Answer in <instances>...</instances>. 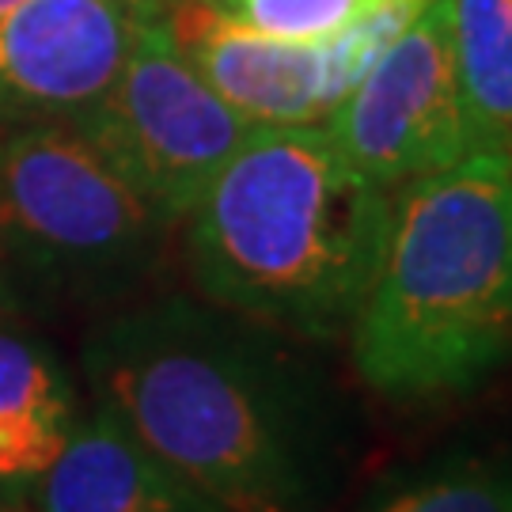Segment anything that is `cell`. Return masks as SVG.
<instances>
[{
    "instance_id": "obj_10",
    "label": "cell",
    "mask_w": 512,
    "mask_h": 512,
    "mask_svg": "<svg viewBox=\"0 0 512 512\" xmlns=\"http://www.w3.org/2000/svg\"><path fill=\"white\" fill-rule=\"evenodd\" d=\"M84 414L69 365L46 338L0 323V505H31Z\"/></svg>"
},
{
    "instance_id": "obj_5",
    "label": "cell",
    "mask_w": 512,
    "mask_h": 512,
    "mask_svg": "<svg viewBox=\"0 0 512 512\" xmlns=\"http://www.w3.org/2000/svg\"><path fill=\"white\" fill-rule=\"evenodd\" d=\"M76 126L167 224L186 220L205 186L243 145L251 122L179 54L167 16L141 8L122 73Z\"/></svg>"
},
{
    "instance_id": "obj_2",
    "label": "cell",
    "mask_w": 512,
    "mask_h": 512,
    "mask_svg": "<svg viewBox=\"0 0 512 512\" xmlns=\"http://www.w3.org/2000/svg\"><path fill=\"white\" fill-rule=\"evenodd\" d=\"M198 293L300 342L349 334L376 281L391 190L327 126H255L186 213Z\"/></svg>"
},
{
    "instance_id": "obj_11",
    "label": "cell",
    "mask_w": 512,
    "mask_h": 512,
    "mask_svg": "<svg viewBox=\"0 0 512 512\" xmlns=\"http://www.w3.org/2000/svg\"><path fill=\"white\" fill-rule=\"evenodd\" d=\"M444 8L475 148L512 160V0H444Z\"/></svg>"
},
{
    "instance_id": "obj_14",
    "label": "cell",
    "mask_w": 512,
    "mask_h": 512,
    "mask_svg": "<svg viewBox=\"0 0 512 512\" xmlns=\"http://www.w3.org/2000/svg\"><path fill=\"white\" fill-rule=\"evenodd\" d=\"M0 512H35L31 505H0Z\"/></svg>"
},
{
    "instance_id": "obj_1",
    "label": "cell",
    "mask_w": 512,
    "mask_h": 512,
    "mask_svg": "<svg viewBox=\"0 0 512 512\" xmlns=\"http://www.w3.org/2000/svg\"><path fill=\"white\" fill-rule=\"evenodd\" d=\"M296 342L205 296H141L88 323L80 372L92 406L228 512H323L346 421Z\"/></svg>"
},
{
    "instance_id": "obj_3",
    "label": "cell",
    "mask_w": 512,
    "mask_h": 512,
    "mask_svg": "<svg viewBox=\"0 0 512 512\" xmlns=\"http://www.w3.org/2000/svg\"><path fill=\"white\" fill-rule=\"evenodd\" d=\"M353 368L391 403L467 395L512 357V160L471 152L391 190L353 327Z\"/></svg>"
},
{
    "instance_id": "obj_6",
    "label": "cell",
    "mask_w": 512,
    "mask_h": 512,
    "mask_svg": "<svg viewBox=\"0 0 512 512\" xmlns=\"http://www.w3.org/2000/svg\"><path fill=\"white\" fill-rule=\"evenodd\" d=\"M323 126L349 164L384 190L478 152L459 99L444 0H429Z\"/></svg>"
},
{
    "instance_id": "obj_4",
    "label": "cell",
    "mask_w": 512,
    "mask_h": 512,
    "mask_svg": "<svg viewBox=\"0 0 512 512\" xmlns=\"http://www.w3.org/2000/svg\"><path fill=\"white\" fill-rule=\"evenodd\" d=\"M167 228L76 126L0 141V315L99 319L141 300Z\"/></svg>"
},
{
    "instance_id": "obj_7",
    "label": "cell",
    "mask_w": 512,
    "mask_h": 512,
    "mask_svg": "<svg viewBox=\"0 0 512 512\" xmlns=\"http://www.w3.org/2000/svg\"><path fill=\"white\" fill-rule=\"evenodd\" d=\"M148 0H19L0 16V114L76 122L122 73Z\"/></svg>"
},
{
    "instance_id": "obj_8",
    "label": "cell",
    "mask_w": 512,
    "mask_h": 512,
    "mask_svg": "<svg viewBox=\"0 0 512 512\" xmlns=\"http://www.w3.org/2000/svg\"><path fill=\"white\" fill-rule=\"evenodd\" d=\"M167 31L194 73L251 126H323L338 107L327 42L262 35L213 0L179 4Z\"/></svg>"
},
{
    "instance_id": "obj_9",
    "label": "cell",
    "mask_w": 512,
    "mask_h": 512,
    "mask_svg": "<svg viewBox=\"0 0 512 512\" xmlns=\"http://www.w3.org/2000/svg\"><path fill=\"white\" fill-rule=\"evenodd\" d=\"M35 512H228L148 452L122 421L88 406L31 494Z\"/></svg>"
},
{
    "instance_id": "obj_15",
    "label": "cell",
    "mask_w": 512,
    "mask_h": 512,
    "mask_svg": "<svg viewBox=\"0 0 512 512\" xmlns=\"http://www.w3.org/2000/svg\"><path fill=\"white\" fill-rule=\"evenodd\" d=\"M19 0H0V16H4V12H8V8H16Z\"/></svg>"
},
{
    "instance_id": "obj_13",
    "label": "cell",
    "mask_w": 512,
    "mask_h": 512,
    "mask_svg": "<svg viewBox=\"0 0 512 512\" xmlns=\"http://www.w3.org/2000/svg\"><path fill=\"white\" fill-rule=\"evenodd\" d=\"M220 12L289 42H327L372 0H213Z\"/></svg>"
},
{
    "instance_id": "obj_12",
    "label": "cell",
    "mask_w": 512,
    "mask_h": 512,
    "mask_svg": "<svg viewBox=\"0 0 512 512\" xmlns=\"http://www.w3.org/2000/svg\"><path fill=\"white\" fill-rule=\"evenodd\" d=\"M357 512H512V459L444 456L384 478Z\"/></svg>"
}]
</instances>
